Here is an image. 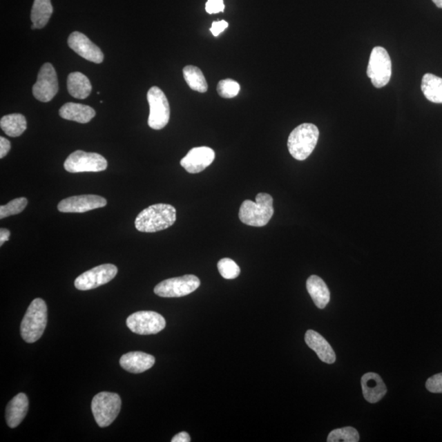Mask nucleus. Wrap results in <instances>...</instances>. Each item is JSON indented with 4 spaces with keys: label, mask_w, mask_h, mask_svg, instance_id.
Segmentation results:
<instances>
[{
    "label": "nucleus",
    "mask_w": 442,
    "mask_h": 442,
    "mask_svg": "<svg viewBox=\"0 0 442 442\" xmlns=\"http://www.w3.org/2000/svg\"><path fill=\"white\" fill-rule=\"evenodd\" d=\"M218 267L220 276L225 280H234L240 275V267L231 259H221L218 262Z\"/></svg>",
    "instance_id": "obj_29"
},
{
    "label": "nucleus",
    "mask_w": 442,
    "mask_h": 442,
    "mask_svg": "<svg viewBox=\"0 0 442 442\" xmlns=\"http://www.w3.org/2000/svg\"><path fill=\"white\" fill-rule=\"evenodd\" d=\"M59 115L65 120L86 124L90 122L95 117L96 113L88 106L68 103L60 108Z\"/></svg>",
    "instance_id": "obj_20"
},
{
    "label": "nucleus",
    "mask_w": 442,
    "mask_h": 442,
    "mask_svg": "<svg viewBox=\"0 0 442 442\" xmlns=\"http://www.w3.org/2000/svg\"><path fill=\"white\" fill-rule=\"evenodd\" d=\"M57 91L59 81L54 66L50 63L44 64L38 74L37 81L32 88L35 98L48 103L55 98Z\"/></svg>",
    "instance_id": "obj_12"
},
{
    "label": "nucleus",
    "mask_w": 442,
    "mask_h": 442,
    "mask_svg": "<svg viewBox=\"0 0 442 442\" xmlns=\"http://www.w3.org/2000/svg\"><path fill=\"white\" fill-rule=\"evenodd\" d=\"M68 46L77 55L92 63H103L104 56L100 48L85 35L75 32L70 35Z\"/></svg>",
    "instance_id": "obj_14"
},
{
    "label": "nucleus",
    "mask_w": 442,
    "mask_h": 442,
    "mask_svg": "<svg viewBox=\"0 0 442 442\" xmlns=\"http://www.w3.org/2000/svg\"><path fill=\"white\" fill-rule=\"evenodd\" d=\"M305 341L307 346L317 354L320 360L327 364H334L336 355L334 349L319 333L314 330H308L305 336Z\"/></svg>",
    "instance_id": "obj_18"
},
{
    "label": "nucleus",
    "mask_w": 442,
    "mask_h": 442,
    "mask_svg": "<svg viewBox=\"0 0 442 442\" xmlns=\"http://www.w3.org/2000/svg\"><path fill=\"white\" fill-rule=\"evenodd\" d=\"M28 204V200L26 198L13 199L8 204L0 206V219L3 220L8 216L21 213Z\"/></svg>",
    "instance_id": "obj_28"
},
{
    "label": "nucleus",
    "mask_w": 442,
    "mask_h": 442,
    "mask_svg": "<svg viewBox=\"0 0 442 442\" xmlns=\"http://www.w3.org/2000/svg\"><path fill=\"white\" fill-rule=\"evenodd\" d=\"M190 441L191 439H190L189 435L185 432L178 433L171 440L172 442H189Z\"/></svg>",
    "instance_id": "obj_35"
},
{
    "label": "nucleus",
    "mask_w": 442,
    "mask_h": 442,
    "mask_svg": "<svg viewBox=\"0 0 442 442\" xmlns=\"http://www.w3.org/2000/svg\"><path fill=\"white\" fill-rule=\"evenodd\" d=\"M47 305L44 300L37 298L30 303L21 325V335L24 341L33 343L38 341L46 328Z\"/></svg>",
    "instance_id": "obj_3"
},
{
    "label": "nucleus",
    "mask_w": 442,
    "mask_h": 442,
    "mask_svg": "<svg viewBox=\"0 0 442 442\" xmlns=\"http://www.w3.org/2000/svg\"><path fill=\"white\" fill-rule=\"evenodd\" d=\"M0 126L7 135L19 137L26 130L28 123L23 115L15 113L3 117L0 121Z\"/></svg>",
    "instance_id": "obj_25"
},
{
    "label": "nucleus",
    "mask_w": 442,
    "mask_h": 442,
    "mask_svg": "<svg viewBox=\"0 0 442 442\" xmlns=\"http://www.w3.org/2000/svg\"><path fill=\"white\" fill-rule=\"evenodd\" d=\"M176 220V210L173 206L158 203L147 207L137 216L135 225L137 231L156 233L173 225Z\"/></svg>",
    "instance_id": "obj_1"
},
{
    "label": "nucleus",
    "mask_w": 442,
    "mask_h": 442,
    "mask_svg": "<svg viewBox=\"0 0 442 442\" xmlns=\"http://www.w3.org/2000/svg\"><path fill=\"white\" fill-rule=\"evenodd\" d=\"M320 131L316 125L304 123L291 132L287 148L291 156L304 161L312 153L319 140Z\"/></svg>",
    "instance_id": "obj_4"
},
{
    "label": "nucleus",
    "mask_w": 442,
    "mask_h": 442,
    "mask_svg": "<svg viewBox=\"0 0 442 442\" xmlns=\"http://www.w3.org/2000/svg\"><path fill=\"white\" fill-rule=\"evenodd\" d=\"M183 74L185 81L187 82L191 90L199 93H205L209 90L204 75L197 66H185L183 69Z\"/></svg>",
    "instance_id": "obj_26"
},
{
    "label": "nucleus",
    "mask_w": 442,
    "mask_h": 442,
    "mask_svg": "<svg viewBox=\"0 0 442 442\" xmlns=\"http://www.w3.org/2000/svg\"><path fill=\"white\" fill-rule=\"evenodd\" d=\"M68 90L74 98L85 99L92 90L90 79L81 73H70L68 77Z\"/></svg>",
    "instance_id": "obj_22"
},
{
    "label": "nucleus",
    "mask_w": 442,
    "mask_h": 442,
    "mask_svg": "<svg viewBox=\"0 0 442 442\" xmlns=\"http://www.w3.org/2000/svg\"><path fill=\"white\" fill-rule=\"evenodd\" d=\"M361 386L364 397L369 403H377L387 393L385 383L378 374H365L361 378Z\"/></svg>",
    "instance_id": "obj_17"
},
{
    "label": "nucleus",
    "mask_w": 442,
    "mask_h": 442,
    "mask_svg": "<svg viewBox=\"0 0 442 442\" xmlns=\"http://www.w3.org/2000/svg\"><path fill=\"white\" fill-rule=\"evenodd\" d=\"M122 408V399L117 393L103 392L93 398L92 413L100 427L112 424Z\"/></svg>",
    "instance_id": "obj_5"
},
{
    "label": "nucleus",
    "mask_w": 442,
    "mask_h": 442,
    "mask_svg": "<svg viewBox=\"0 0 442 442\" xmlns=\"http://www.w3.org/2000/svg\"><path fill=\"white\" fill-rule=\"evenodd\" d=\"M126 325L133 333L151 335L165 329L166 320L160 314L154 311H139L127 318Z\"/></svg>",
    "instance_id": "obj_10"
},
{
    "label": "nucleus",
    "mask_w": 442,
    "mask_h": 442,
    "mask_svg": "<svg viewBox=\"0 0 442 442\" xmlns=\"http://www.w3.org/2000/svg\"><path fill=\"white\" fill-rule=\"evenodd\" d=\"M106 205L107 200L104 198L94 194H86L64 199L57 205V209L64 213H84L101 209Z\"/></svg>",
    "instance_id": "obj_13"
},
{
    "label": "nucleus",
    "mask_w": 442,
    "mask_h": 442,
    "mask_svg": "<svg viewBox=\"0 0 442 442\" xmlns=\"http://www.w3.org/2000/svg\"><path fill=\"white\" fill-rule=\"evenodd\" d=\"M432 1L437 8H442V0H432Z\"/></svg>",
    "instance_id": "obj_37"
},
{
    "label": "nucleus",
    "mask_w": 442,
    "mask_h": 442,
    "mask_svg": "<svg viewBox=\"0 0 442 442\" xmlns=\"http://www.w3.org/2000/svg\"><path fill=\"white\" fill-rule=\"evenodd\" d=\"M150 113L148 126L153 130H162L170 120V105L166 97L157 86H153L148 92Z\"/></svg>",
    "instance_id": "obj_7"
},
{
    "label": "nucleus",
    "mask_w": 442,
    "mask_h": 442,
    "mask_svg": "<svg viewBox=\"0 0 442 442\" xmlns=\"http://www.w3.org/2000/svg\"><path fill=\"white\" fill-rule=\"evenodd\" d=\"M108 162L102 155L77 150L69 155L64 162V169L70 173L100 172L107 169Z\"/></svg>",
    "instance_id": "obj_9"
},
{
    "label": "nucleus",
    "mask_w": 442,
    "mask_h": 442,
    "mask_svg": "<svg viewBox=\"0 0 442 442\" xmlns=\"http://www.w3.org/2000/svg\"><path fill=\"white\" fill-rule=\"evenodd\" d=\"M154 364V356L141 352L126 353L120 360L122 368L133 374L144 373L151 369Z\"/></svg>",
    "instance_id": "obj_16"
},
{
    "label": "nucleus",
    "mask_w": 442,
    "mask_h": 442,
    "mask_svg": "<svg viewBox=\"0 0 442 442\" xmlns=\"http://www.w3.org/2000/svg\"><path fill=\"white\" fill-rule=\"evenodd\" d=\"M28 397L24 393H19L13 397L6 408V421L8 427H17L22 422L28 412Z\"/></svg>",
    "instance_id": "obj_19"
},
{
    "label": "nucleus",
    "mask_w": 442,
    "mask_h": 442,
    "mask_svg": "<svg viewBox=\"0 0 442 442\" xmlns=\"http://www.w3.org/2000/svg\"><path fill=\"white\" fill-rule=\"evenodd\" d=\"M240 91V85L231 79H225L220 81L218 86V92L220 97L224 99H232L238 95Z\"/></svg>",
    "instance_id": "obj_30"
},
{
    "label": "nucleus",
    "mask_w": 442,
    "mask_h": 442,
    "mask_svg": "<svg viewBox=\"0 0 442 442\" xmlns=\"http://www.w3.org/2000/svg\"><path fill=\"white\" fill-rule=\"evenodd\" d=\"M421 90L427 100L442 104V78L427 73L422 79Z\"/></svg>",
    "instance_id": "obj_23"
},
{
    "label": "nucleus",
    "mask_w": 442,
    "mask_h": 442,
    "mask_svg": "<svg viewBox=\"0 0 442 442\" xmlns=\"http://www.w3.org/2000/svg\"><path fill=\"white\" fill-rule=\"evenodd\" d=\"M327 441L329 442H357L360 441V435L356 428L345 427L332 431Z\"/></svg>",
    "instance_id": "obj_27"
},
{
    "label": "nucleus",
    "mask_w": 442,
    "mask_h": 442,
    "mask_svg": "<svg viewBox=\"0 0 442 442\" xmlns=\"http://www.w3.org/2000/svg\"><path fill=\"white\" fill-rule=\"evenodd\" d=\"M11 144L7 139L3 137H0V158H3L6 156L8 152L10 151Z\"/></svg>",
    "instance_id": "obj_34"
},
{
    "label": "nucleus",
    "mask_w": 442,
    "mask_h": 442,
    "mask_svg": "<svg viewBox=\"0 0 442 442\" xmlns=\"http://www.w3.org/2000/svg\"><path fill=\"white\" fill-rule=\"evenodd\" d=\"M426 387L432 393H442V373L433 375L428 378Z\"/></svg>",
    "instance_id": "obj_31"
},
{
    "label": "nucleus",
    "mask_w": 442,
    "mask_h": 442,
    "mask_svg": "<svg viewBox=\"0 0 442 442\" xmlns=\"http://www.w3.org/2000/svg\"><path fill=\"white\" fill-rule=\"evenodd\" d=\"M213 149L209 147L193 148L187 153L180 165L190 174H198L204 171L215 160Z\"/></svg>",
    "instance_id": "obj_15"
},
{
    "label": "nucleus",
    "mask_w": 442,
    "mask_h": 442,
    "mask_svg": "<svg viewBox=\"0 0 442 442\" xmlns=\"http://www.w3.org/2000/svg\"><path fill=\"white\" fill-rule=\"evenodd\" d=\"M392 73V60L388 52L383 47H375L371 52L367 75L376 88L386 86Z\"/></svg>",
    "instance_id": "obj_6"
},
{
    "label": "nucleus",
    "mask_w": 442,
    "mask_h": 442,
    "mask_svg": "<svg viewBox=\"0 0 442 442\" xmlns=\"http://www.w3.org/2000/svg\"><path fill=\"white\" fill-rule=\"evenodd\" d=\"M224 10V4L223 0H207L206 3V11L209 15L214 13L223 12Z\"/></svg>",
    "instance_id": "obj_32"
},
{
    "label": "nucleus",
    "mask_w": 442,
    "mask_h": 442,
    "mask_svg": "<svg viewBox=\"0 0 442 442\" xmlns=\"http://www.w3.org/2000/svg\"><path fill=\"white\" fill-rule=\"evenodd\" d=\"M117 272V267L113 264L99 265L78 276L75 280V287L81 291L97 289L113 280Z\"/></svg>",
    "instance_id": "obj_11"
},
{
    "label": "nucleus",
    "mask_w": 442,
    "mask_h": 442,
    "mask_svg": "<svg viewBox=\"0 0 442 442\" xmlns=\"http://www.w3.org/2000/svg\"><path fill=\"white\" fill-rule=\"evenodd\" d=\"M200 285L197 276L186 275L161 282L155 287L154 293L162 298H181L193 293Z\"/></svg>",
    "instance_id": "obj_8"
},
{
    "label": "nucleus",
    "mask_w": 442,
    "mask_h": 442,
    "mask_svg": "<svg viewBox=\"0 0 442 442\" xmlns=\"http://www.w3.org/2000/svg\"><path fill=\"white\" fill-rule=\"evenodd\" d=\"M229 26V23L227 21L224 20L219 21H214L212 23L211 28V32L214 37H218L220 33H222L225 29H227Z\"/></svg>",
    "instance_id": "obj_33"
},
{
    "label": "nucleus",
    "mask_w": 442,
    "mask_h": 442,
    "mask_svg": "<svg viewBox=\"0 0 442 442\" xmlns=\"http://www.w3.org/2000/svg\"><path fill=\"white\" fill-rule=\"evenodd\" d=\"M307 289L316 306L324 309L330 300V291L324 280L317 276H311L307 282Z\"/></svg>",
    "instance_id": "obj_21"
},
{
    "label": "nucleus",
    "mask_w": 442,
    "mask_h": 442,
    "mask_svg": "<svg viewBox=\"0 0 442 442\" xmlns=\"http://www.w3.org/2000/svg\"><path fill=\"white\" fill-rule=\"evenodd\" d=\"M273 198L268 193H260L256 202L246 200L240 209V219L243 224L253 227H263L273 215Z\"/></svg>",
    "instance_id": "obj_2"
},
{
    "label": "nucleus",
    "mask_w": 442,
    "mask_h": 442,
    "mask_svg": "<svg viewBox=\"0 0 442 442\" xmlns=\"http://www.w3.org/2000/svg\"><path fill=\"white\" fill-rule=\"evenodd\" d=\"M32 30H35V29H37V28H35V26L34 24H32Z\"/></svg>",
    "instance_id": "obj_38"
},
{
    "label": "nucleus",
    "mask_w": 442,
    "mask_h": 442,
    "mask_svg": "<svg viewBox=\"0 0 442 442\" xmlns=\"http://www.w3.org/2000/svg\"><path fill=\"white\" fill-rule=\"evenodd\" d=\"M54 12L51 0H34L30 19L37 29H42L50 21Z\"/></svg>",
    "instance_id": "obj_24"
},
{
    "label": "nucleus",
    "mask_w": 442,
    "mask_h": 442,
    "mask_svg": "<svg viewBox=\"0 0 442 442\" xmlns=\"http://www.w3.org/2000/svg\"><path fill=\"white\" fill-rule=\"evenodd\" d=\"M11 233L8 229L1 228L0 229V246H3L4 242L10 240Z\"/></svg>",
    "instance_id": "obj_36"
}]
</instances>
